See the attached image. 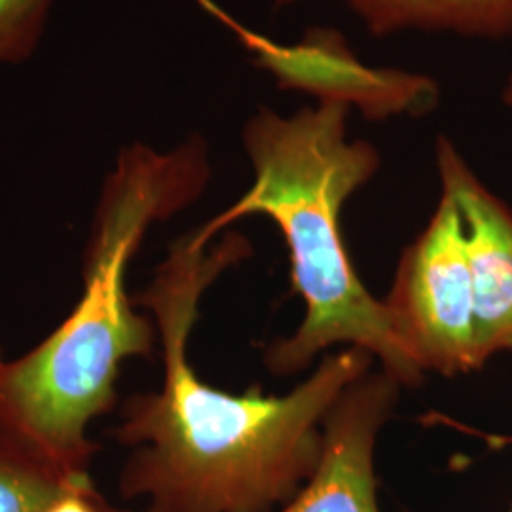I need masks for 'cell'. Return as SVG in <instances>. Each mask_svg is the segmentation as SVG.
Returning <instances> with one entry per match:
<instances>
[{"instance_id":"cell-1","label":"cell","mask_w":512,"mask_h":512,"mask_svg":"<svg viewBox=\"0 0 512 512\" xmlns=\"http://www.w3.org/2000/svg\"><path fill=\"white\" fill-rule=\"evenodd\" d=\"M251 253L241 234L202 245L190 232L133 296L150 311L164 361L162 387L129 395L112 429L133 448L118 478L120 495L143 499V512L279 511L321 461L330 406L376 361L361 348L330 353L281 397L256 384L236 395L202 380L188 361V342L203 294Z\"/></svg>"},{"instance_id":"cell-2","label":"cell","mask_w":512,"mask_h":512,"mask_svg":"<svg viewBox=\"0 0 512 512\" xmlns=\"http://www.w3.org/2000/svg\"><path fill=\"white\" fill-rule=\"evenodd\" d=\"M211 179L207 145L192 137L160 152L124 148L99 196L84 253V289L71 315L0 368V439L65 475L90 473L88 427L116 403L120 368L150 357L158 330L135 310L128 270L152 224L196 202Z\"/></svg>"},{"instance_id":"cell-3","label":"cell","mask_w":512,"mask_h":512,"mask_svg":"<svg viewBox=\"0 0 512 512\" xmlns=\"http://www.w3.org/2000/svg\"><path fill=\"white\" fill-rule=\"evenodd\" d=\"M348 105L321 101L291 118L260 109L243 129L255 183L194 238L211 245L236 220L266 215L289 249L291 294L306 304L293 336L264 349L275 376H294L332 346L366 349L403 387H418L425 372L395 338L384 302L359 279L342 236V207L380 167L378 150L348 141Z\"/></svg>"},{"instance_id":"cell-4","label":"cell","mask_w":512,"mask_h":512,"mask_svg":"<svg viewBox=\"0 0 512 512\" xmlns=\"http://www.w3.org/2000/svg\"><path fill=\"white\" fill-rule=\"evenodd\" d=\"M382 302L395 338L423 372L454 378L482 368L465 226L446 192L425 230L404 249Z\"/></svg>"},{"instance_id":"cell-5","label":"cell","mask_w":512,"mask_h":512,"mask_svg":"<svg viewBox=\"0 0 512 512\" xmlns=\"http://www.w3.org/2000/svg\"><path fill=\"white\" fill-rule=\"evenodd\" d=\"M401 387L384 370L351 382L323 420V454L315 473L275 512H380L374 450Z\"/></svg>"},{"instance_id":"cell-6","label":"cell","mask_w":512,"mask_h":512,"mask_svg":"<svg viewBox=\"0 0 512 512\" xmlns=\"http://www.w3.org/2000/svg\"><path fill=\"white\" fill-rule=\"evenodd\" d=\"M442 192L465 226L475 298V344L480 366L495 353L512 351V211L501 202L446 139L437 141Z\"/></svg>"},{"instance_id":"cell-7","label":"cell","mask_w":512,"mask_h":512,"mask_svg":"<svg viewBox=\"0 0 512 512\" xmlns=\"http://www.w3.org/2000/svg\"><path fill=\"white\" fill-rule=\"evenodd\" d=\"M253 48L268 69L291 65L323 69L304 84L308 92L323 95V101L359 105L368 116H387L393 112H416L433 103L437 88L420 76L380 73L363 67L332 33H311L294 48H281L256 38Z\"/></svg>"},{"instance_id":"cell-8","label":"cell","mask_w":512,"mask_h":512,"mask_svg":"<svg viewBox=\"0 0 512 512\" xmlns=\"http://www.w3.org/2000/svg\"><path fill=\"white\" fill-rule=\"evenodd\" d=\"M376 35L404 29L512 35V0H346Z\"/></svg>"},{"instance_id":"cell-9","label":"cell","mask_w":512,"mask_h":512,"mask_svg":"<svg viewBox=\"0 0 512 512\" xmlns=\"http://www.w3.org/2000/svg\"><path fill=\"white\" fill-rule=\"evenodd\" d=\"M86 476L90 473L65 475L0 439V512H46Z\"/></svg>"},{"instance_id":"cell-10","label":"cell","mask_w":512,"mask_h":512,"mask_svg":"<svg viewBox=\"0 0 512 512\" xmlns=\"http://www.w3.org/2000/svg\"><path fill=\"white\" fill-rule=\"evenodd\" d=\"M52 0H0V63L35 52Z\"/></svg>"},{"instance_id":"cell-11","label":"cell","mask_w":512,"mask_h":512,"mask_svg":"<svg viewBox=\"0 0 512 512\" xmlns=\"http://www.w3.org/2000/svg\"><path fill=\"white\" fill-rule=\"evenodd\" d=\"M503 101H505L509 107H512V76L509 78L505 90H503Z\"/></svg>"},{"instance_id":"cell-12","label":"cell","mask_w":512,"mask_h":512,"mask_svg":"<svg viewBox=\"0 0 512 512\" xmlns=\"http://www.w3.org/2000/svg\"><path fill=\"white\" fill-rule=\"evenodd\" d=\"M277 2V6H285V4H291L294 0H275Z\"/></svg>"},{"instance_id":"cell-13","label":"cell","mask_w":512,"mask_h":512,"mask_svg":"<svg viewBox=\"0 0 512 512\" xmlns=\"http://www.w3.org/2000/svg\"><path fill=\"white\" fill-rule=\"evenodd\" d=\"M4 365V357H2V353H0V368Z\"/></svg>"},{"instance_id":"cell-14","label":"cell","mask_w":512,"mask_h":512,"mask_svg":"<svg viewBox=\"0 0 512 512\" xmlns=\"http://www.w3.org/2000/svg\"><path fill=\"white\" fill-rule=\"evenodd\" d=\"M511 512H512V509H511Z\"/></svg>"}]
</instances>
